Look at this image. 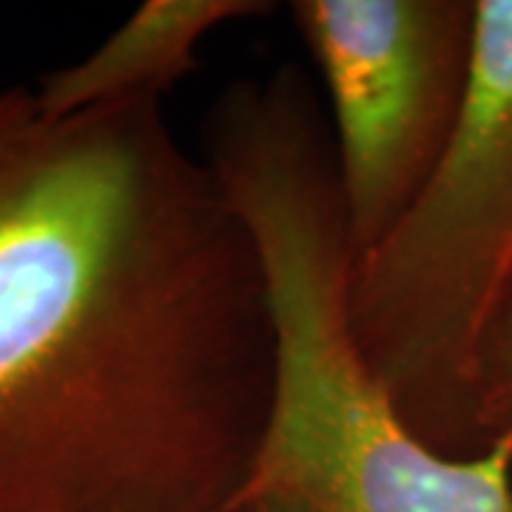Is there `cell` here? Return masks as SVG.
I'll list each match as a JSON object with an SVG mask.
<instances>
[{
  "instance_id": "cell-1",
  "label": "cell",
  "mask_w": 512,
  "mask_h": 512,
  "mask_svg": "<svg viewBox=\"0 0 512 512\" xmlns=\"http://www.w3.org/2000/svg\"><path fill=\"white\" fill-rule=\"evenodd\" d=\"M271 384L259 252L162 100L0 91V512H235Z\"/></svg>"
},
{
  "instance_id": "cell-4",
  "label": "cell",
  "mask_w": 512,
  "mask_h": 512,
  "mask_svg": "<svg viewBox=\"0 0 512 512\" xmlns=\"http://www.w3.org/2000/svg\"><path fill=\"white\" fill-rule=\"evenodd\" d=\"M328 95L351 245L375 247L444 157L472 86L477 0H297Z\"/></svg>"
},
{
  "instance_id": "cell-6",
  "label": "cell",
  "mask_w": 512,
  "mask_h": 512,
  "mask_svg": "<svg viewBox=\"0 0 512 512\" xmlns=\"http://www.w3.org/2000/svg\"><path fill=\"white\" fill-rule=\"evenodd\" d=\"M475 427L484 451L512 448V285L484 332L475 370Z\"/></svg>"
},
{
  "instance_id": "cell-5",
  "label": "cell",
  "mask_w": 512,
  "mask_h": 512,
  "mask_svg": "<svg viewBox=\"0 0 512 512\" xmlns=\"http://www.w3.org/2000/svg\"><path fill=\"white\" fill-rule=\"evenodd\" d=\"M273 10L264 0H147L93 53L46 74L34 88L53 114L162 95L197 69L211 31Z\"/></svg>"
},
{
  "instance_id": "cell-2",
  "label": "cell",
  "mask_w": 512,
  "mask_h": 512,
  "mask_svg": "<svg viewBox=\"0 0 512 512\" xmlns=\"http://www.w3.org/2000/svg\"><path fill=\"white\" fill-rule=\"evenodd\" d=\"M219 181L259 252L273 325L271 401L235 512H512V448L432 451L358 347L328 138L259 133L221 159Z\"/></svg>"
},
{
  "instance_id": "cell-3",
  "label": "cell",
  "mask_w": 512,
  "mask_h": 512,
  "mask_svg": "<svg viewBox=\"0 0 512 512\" xmlns=\"http://www.w3.org/2000/svg\"><path fill=\"white\" fill-rule=\"evenodd\" d=\"M477 55L463 117L430 181L358 254L356 342L415 437L446 458L484 453L475 370L512 285V0H477Z\"/></svg>"
}]
</instances>
